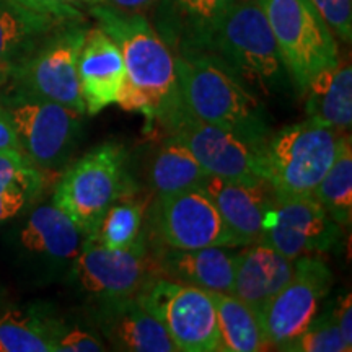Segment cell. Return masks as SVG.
<instances>
[{
	"instance_id": "cell-1",
	"label": "cell",
	"mask_w": 352,
	"mask_h": 352,
	"mask_svg": "<svg viewBox=\"0 0 352 352\" xmlns=\"http://www.w3.org/2000/svg\"><path fill=\"white\" fill-rule=\"evenodd\" d=\"M90 13L118 44L124 60L126 80L118 104L142 113L147 124L164 126L182 108L173 51L140 12L96 3Z\"/></svg>"
},
{
	"instance_id": "cell-2",
	"label": "cell",
	"mask_w": 352,
	"mask_h": 352,
	"mask_svg": "<svg viewBox=\"0 0 352 352\" xmlns=\"http://www.w3.org/2000/svg\"><path fill=\"white\" fill-rule=\"evenodd\" d=\"M178 94L188 114L263 147L271 131L248 87L209 54H175Z\"/></svg>"
},
{
	"instance_id": "cell-3",
	"label": "cell",
	"mask_w": 352,
	"mask_h": 352,
	"mask_svg": "<svg viewBox=\"0 0 352 352\" xmlns=\"http://www.w3.org/2000/svg\"><path fill=\"white\" fill-rule=\"evenodd\" d=\"M209 56L264 95L279 90L289 78L258 0H233L215 30Z\"/></svg>"
},
{
	"instance_id": "cell-4",
	"label": "cell",
	"mask_w": 352,
	"mask_h": 352,
	"mask_svg": "<svg viewBox=\"0 0 352 352\" xmlns=\"http://www.w3.org/2000/svg\"><path fill=\"white\" fill-rule=\"evenodd\" d=\"M342 134L310 120L271 132L261 158L264 179L274 195H311L333 165Z\"/></svg>"
},
{
	"instance_id": "cell-5",
	"label": "cell",
	"mask_w": 352,
	"mask_h": 352,
	"mask_svg": "<svg viewBox=\"0 0 352 352\" xmlns=\"http://www.w3.org/2000/svg\"><path fill=\"white\" fill-rule=\"evenodd\" d=\"M131 192L124 147L107 142L69 166L56 186L52 204L64 210L87 236L109 206Z\"/></svg>"
},
{
	"instance_id": "cell-6",
	"label": "cell",
	"mask_w": 352,
	"mask_h": 352,
	"mask_svg": "<svg viewBox=\"0 0 352 352\" xmlns=\"http://www.w3.org/2000/svg\"><path fill=\"white\" fill-rule=\"evenodd\" d=\"M274 34L290 82L303 90L321 70L340 63L336 38L310 0H258Z\"/></svg>"
},
{
	"instance_id": "cell-7",
	"label": "cell",
	"mask_w": 352,
	"mask_h": 352,
	"mask_svg": "<svg viewBox=\"0 0 352 352\" xmlns=\"http://www.w3.org/2000/svg\"><path fill=\"white\" fill-rule=\"evenodd\" d=\"M85 33L82 20L69 21L13 70L10 77L23 98L54 101L82 116L87 113L78 82V54Z\"/></svg>"
},
{
	"instance_id": "cell-8",
	"label": "cell",
	"mask_w": 352,
	"mask_h": 352,
	"mask_svg": "<svg viewBox=\"0 0 352 352\" xmlns=\"http://www.w3.org/2000/svg\"><path fill=\"white\" fill-rule=\"evenodd\" d=\"M138 298L164 324L178 352H223L210 292L155 276Z\"/></svg>"
},
{
	"instance_id": "cell-9",
	"label": "cell",
	"mask_w": 352,
	"mask_h": 352,
	"mask_svg": "<svg viewBox=\"0 0 352 352\" xmlns=\"http://www.w3.org/2000/svg\"><path fill=\"white\" fill-rule=\"evenodd\" d=\"M164 127L168 138L182 142L210 176L241 183L264 179L259 145L245 140L230 131L202 122L184 111H176Z\"/></svg>"
},
{
	"instance_id": "cell-10",
	"label": "cell",
	"mask_w": 352,
	"mask_h": 352,
	"mask_svg": "<svg viewBox=\"0 0 352 352\" xmlns=\"http://www.w3.org/2000/svg\"><path fill=\"white\" fill-rule=\"evenodd\" d=\"M333 285V272L320 258L296 259V274L259 308L267 346L284 351L318 315L320 303Z\"/></svg>"
},
{
	"instance_id": "cell-11",
	"label": "cell",
	"mask_w": 352,
	"mask_h": 352,
	"mask_svg": "<svg viewBox=\"0 0 352 352\" xmlns=\"http://www.w3.org/2000/svg\"><path fill=\"white\" fill-rule=\"evenodd\" d=\"M340 239V226L314 196H276L258 243L297 259L329 252Z\"/></svg>"
},
{
	"instance_id": "cell-12",
	"label": "cell",
	"mask_w": 352,
	"mask_h": 352,
	"mask_svg": "<svg viewBox=\"0 0 352 352\" xmlns=\"http://www.w3.org/2000/svg\"><path fill=\"white\" fill-rule=\"evenodd\" d=\"M74 261L78 284L98 298L135 297L157 276L142 239L126 248H107L85 236Z\"/></svg>"
},
{
	"instance_id": "cell-13",
	"label": "cell",
	"mask_w": 352,
	"mask_h": 352,
	"mask_svg": "<svg viewBox=\"0 0 352 352\" xmlns=\"http://www.w3.org/2000/svg\"><path fill=\"white\" fill-rule=\"evenodd\" d=\"M21 152L39 170H51L67 160L80 132L82 114L47 100L23 98L8 108Z\"/></svg>"
},
{
	"instance_id": "cell-14",
	"label": "cell",
	"mask_w": 352,
	"mask_h": 352,
	"mask_svg": "<svg viewBox=\"0 0 352 352\" xmlns=\"http://www.w3.org/2000/svg\"><path fill=\"white\" fill-rule=\"evenodd\" d=\"M157 230L162 245L178 250L235 246V236L202 188L158 196Z\"/></svg>"
},
{
	"instance_id": "cell-15",
	"label": "cell",
	"mask_w": 352,
	"mask_h": 352,
	"mask_svg": "<svg viewBox=\"0 0 352 352\" xmlns=\"http://www.w3.org/2000/svg\"><path fill=\"white\" fill-rule=\"evenodd\" d=\"M233 0H155L153 28L173 54H209L215 30Z\"/></svg>"
},
{
	"instance_id": "cell-16",
	"label": "cell",
	"mask_w": 352,
	"mask_h": 352,
	"mask_svg": "<svg viewBox=\"0 0 352 352\" xmlns=\"http://www.w3.org/2000/svg\"><path fill=\"white\" fill-rule=\"evenodd\" d=\"M124 80V60L118 44L100 26L87 28L78 54V82L87 114L95 116L118 103Z\"/></svg>"
},
{
	"instance_id": "cell-17",
	"label": "cell",
	"mask_w": 352,
	"mask_h": 352,
	"mask_svg": "<svg viewBox=\"0 0 352 352\" xmlns=\"http://www.w3.org/2000/svg\"><path fill=\"white\" fill-rule=\"evenodd\" d=\"M100 331L114 349L127 352H175L164 324L142 305L138 296L100 298Z\"/></svg>"
},
{
	"instance_id": "cell-18",
	"label": "cell",
	"mask_w": 352,
	"mask_h": 352,
	"mask_svg": "<svg viewBox=\"0 0 352 352\" xmlns=\"http://www.w3.org/2000/svg\"><path fill=\"white\" fill-rule=\"evenodd\" d=\"M202 189L214 201L220 217L235 236L236 245L258 243L264 219L276 197L267 182L241 183L209 175Z\"/></svg>"
},
{
	"instance_id": "cell-19",
	"label": "cell",
	"mask_w": 352,
	"mask_h": 352,
	"mask_svg": "<svg viewBox=\"0 0 352 352\" xmlns=\"http://www.w3.org/2000/svg\"><path fill=\"white\" fill-rule=\"evenodd\" d=\"M152 256L157 276L208 292L232 294L235 254L223 246L178 250L162 245Z\"/></svg>"
},
{
	"instance_id": "cell-20",
	"label": "cell",
	"mask_w": 352,
	"mask_h": 352,
	"mask_svg": "<svg viewBox=\"0 0 352 352\" xmlns=\"http://www.w3.org/2000/svg\"><path fill=\"white\" fill-rule=\"evenodd\" d=\"M296 274V259L284 256L271 246L253 243L235 254V279L232 296L259 310Z\"/></svg>"
},
{
	"instance_id": "cell-21",
	"label": "cell",
	"mask_w": 352,
	"mask_h": 352,
	"mask_svg": "<svg viewBox=\"0 0 352 352\" xmlns=\"http://www.w3.org/2000/svg\"><path fill=\"white\" fill-rule=\"evenodd\" d=\"M69 21L76 20L36 12L16 0H0V67L10 77L44 39Z\"/></svg>"
},
{
	"instance_id": "cell-22",
	"label": "cell",
	"mask_w": 352,
	"mask_h": 352,
	"mask_svg": "<svg viewBox=\"0 0 352 352\" xmlns=\"http://www.w3.org/2000/svg\"><path fill=\"white\" fill-rule=\"evenodd\" d=\"M305 113L316 124L340 132L352 124V69L349 60H341L311 78L303 88Z\"/></svg>"
},
{
	"instance_id": "cell-23",
	"label": "cell",
	"mask_w": 352,
	"mask_h": 352,
	"mask_svg": "<svg viewBox=\"0 0 352 352\" xmlns=\"http://www.w3.org/2000/svg\"><path fill=\"white\" fill-rule=\"evenodd\" d=\"M85 233L54 204L39 206L20 232V243L28 252L56 259H76Z\"/></svg>"
},
{
	"instance_id": "cell-24",
	"label": "cell",
	"mask_w": 352,
	"mask_h": 352,
	"mask_svg": "<svg viewBox=\"0 0 352 352\" xmlns=\"http://www.w3.org/2000/svg\"><path fill=\"white\" fill-rule=\"evenodd\" d=\"M217 310L223 352H259L270 349L258 310L232 294L210 292Z\"/></svg>"
},
{
	"instance_id": "cell-25",
	"label": "cell",
	"mask_w": 352,
	"mask_h": 352,
	"mask_svg": "<svg viewBox=\"0 0 352 352\" xmlns=\"http://www.w3.org/2000/svg\"><path fill=\"white\" fill-rule=\"evenodd\" d=\"M43 184L41 170L23 152H0V223L36 199Z\"/></svg>"
},
{
	"instance_id": "cell-26",
	"label": "cell",
	"mask_w": 352,
	"mask_h": 352,
	"mask_svg": "<svg viewBox=\"0 0 352 352\" xmlns=\"http://www.w3.org/2000/svg\"><path fill=\"white\" fill-rule=\"evenodd\" d=\"M209 173L178 140L168 138L152 158L148 179L160 195L202 188Z\"/></svg>"
},
{
	"instance_id": "cell-27",
	"label": "cell",
	"mask_w": 352,
	"mask_h": 352,
	"mask_svg": "<svg viewBox=\"0 0 352 352\" xmlns=\"http://www.w3.org/2000/svg\"><path fill=\"white\" fill-rule=\"evenodd\" d=\"M311 196L320 202L338 226L349 227L352 222V147L349 134L341 135L340 151L327 175L314 189Z\"/></svg>"
},
{
	"instance_id": "cell-28",
	"label": "cell",
	"mask_w": 352,
	"mask_h": 352,
	"mask_svg": "<svg viewBox=\"0 0 352 352\" xmlns=\"http://www.w3.org/2000/svg\"><path fill=\"white\" fill-rule=\"evenodd\" d=\"M56 323L33 310H7L0 316V352H54Z\"/></svg>"
},
{
	"instance_id": "cell-29",
	"label": "cell",
	"mask_w": 352,
	"mask_h": 352,
	"mask_svg": "<svg viewBox=\"0 0 352 352\" xmlns=\"http://www.w3.org/2000/svg\"><path fill=\"white\" fill-rule=\"evenodd\" d=\"M145 202L122 196L109 206L95 230L87 239L107 248H126L142 239Z\"/></svg>"
},
{
	"instance_id": "cell-30",
	"label": "cell",
	"mask_w": 352,
	"mask_h": 352,
	"mask_svg": "<svg viewBox=\"0 0 352 352\" xmlns=\"http://www.w3.org/2000/svg\"><path fill=\"white\" fill-rule=\"evenodd\" d=\"M284 351L290 352H349L334 320L333 310L316 315L305 331Z\"/></svg>"
},
{
	"instance_id": "cell-31",
	"label": "cell",
	"mask_w": 352,
	"mask_h": 352,
	"mask_svg": "<svg viewBox=\"0 0 352 352\" xmlns=\"http://www.w3.org/2000/svg\"><path fill=\"white\" fill-rule=\"evenodd\" d=\"M333 34L341 41H352V0H310Z\"/></svg>"
},
{
	"instance_id": "cell-32",
	"label": "cell",
	"mask_w": 352,
	"mask_h": 352,
	"mask_svg": "<svg viewBox=\"0 0 352 352\" xmlns=\"http://www.w3.org/2000/svg\"><path fill=\"white\" fill-rule=\"evenodd\" d=\"M104 346L101 340L87 329L57 321L54 328V352H101Z\"/></svg>"
},
{
	"instance_id": "cell-33",
	"label": "cell",
	"mask_w": 352,
	"mask_h": 352,
	"mask_svg": "<svg viewBox=\"0 0 352 352\" xmlns=\"http://www.w3.org/2000/svg\"><path fill=\"white\" fill-rule=\"evenodd\" d=\"M21 6L64 20H82L78 6H96L103 0H16Z\"/></svg>"
},
{
	"instance_id": "cell-34",
	"label": "cell",
	"mask_w": 352,
	"mask_h": 352,
	"mask_svg": "<svg viewBox=\"0 0 352 352\" xmlns=\"http://www.w3.org/2000/svg\"><path fill=\"white\" fill-rule=\"evenodd\" d=\"M334 320H336L338 328H340V333L342 336V341H344L346 347L352 351V296L347 294L338 302L336 308L333 310Z\"/></svg>"
},
{
	"instance_id": "cell-35",
	"label": "cell",
	"mask_w": 352,
	"mask_h": 352,
	"mask_svg": "<svg viewBox=\"0 0 352 352\" xmlns=\"http://www.w3.org/2000/svg\"><path fill=\"white\" fill-rule=\"evenodd\" d=\"M0 152H21L12 116L3 107H0Z\"/></svg>"
},
{
	"instance_id": "cell-36",
	"label": "cell",
	"mask_w": 352,
	"mask_h": 352,
	"mask_svg": "<svg viewBox=\"0 0 352 352\" xmlns=\"http://www.w3.org/2000/svg\"><path fill=\"white\" fill-rule=\"evenodd\" d=\"M155 0H103L101 3L104 6H109L113 8H118V10L124 12H142L145 8L152 7Z\"/></svg>"
},
{
	"instance_id": "cell-37",
	"label": "cell",
	"mask_w": 352,
	"mask_h": 352,
	"mask_svg": "<svg viewBox=\"0 0 352 352\" xmlns=\"http://www.w3.org/2000/svg\"><path fill=\"white\" fill-rule=\"evenodd\" d=\"M7 78H8V72H7V70H3L2 67H0V87H2L3 83L7 82Z\"/></svg>"
}]
</instances>
